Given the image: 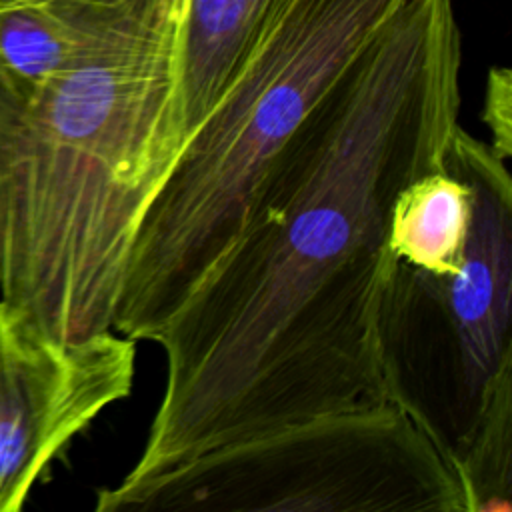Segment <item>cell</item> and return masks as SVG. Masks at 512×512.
Wrapping results in <instances>:
<instances>
[{
    "instance_id": "1",
    "label": "cell",
    "mask_w": 512,
    "mask_h": 512,
    "mask_svg": "<svg viewBox=\"0 0 512 512\" xmlns=\"http://www.w3.org/2000/svg\"><path fill=\"white\" fill-rule=\"evenodd\" d=\"M452 0H404L266 174L156 336L166 384L124 480L384 400L376 322L398 194L446 168L460 112Z\"/></svg>"
},
{
    "instance_id": "2",
    "label": "cell",
    "mask_w": 512,
    "mask_h": 512,
    "mask_svg": "<svg viewBox=\"0 0 512 512\" xmlns=\"http://www.w3.org/2000/svg\"><path fill=\"white\" fill-rule=\"evenodd\" d=\"M184 140L174 0L36 86H0V300L54 342L112 330Z\"/></svg>"
},
{
    "instance_id": "3",
    "label": "cell",
    "mask_w": 512,
    "mask_h": 512,
    "mask_svg": "<svg viewBox=\"0 0 512 512\" xmlns=\"http://www.w3.org/2000/svg\"><path fill=\"white\" fill-rule=\"evenodd\" d=\"M402 2H280L144 208L114 332L156 340L236 238L306 116Z\"/></svg>"
},
{
    "instance_id": "4",
    "label": "cell",
    "mask_w": 512,
    "mask_h": 512,
    "mask_svg": "<svg viewBox=\"0 0 512 512\" xmlns=\"http://www.w3.org/2000/svg\"><path fill=\"white\" fill-rule=\"evenodd\" d=\"M446 168L472 194L462 264L432 274L390 254L376 342L384 400L420 426L456 476L498 380L512 368V178L462 126Z\"/></svg>"
},
{
    "instance_id": "5",
    "label": "cell",
    "mask_w": 512,
    "mask_h": 512,
    "mask_svg": "<svg viewBox=\"0 0 512 512\" xmlns=\"http://www.w3.org/2000/svg\"><path fill=\"white\" fill-rule=\"evenodd\" d=\"M96 512H464L460 484L392 402L310 418L96 492Z\"/></svg>"
},
{
    "instance_id": "6",
    "label": "cell",
    "mask_w": 512,
    "mask_h": 512,
    "mask_svg": "<svg viewBox=\"0 0 512 512\" xmlns=\"http://www.w3.org/2000/svg\"><path fill=\"white\" fill-rule=\"evenodd\" d=\"M134 366L132 338L54 342L0 300V512L22 510L68 444L130 396Z\"/></svg>"
},
{
    "instance_id": "7",
    "label": "cell",
    "mask_w": 512,
    "mask_h": 512,
    "mask_svg": "<svg viewBox=\"0 0 512 512\" xmlns=\"http://www.w3.org/2000/svg\"><path fill=\"white\" fill-rule=\"evenodd\" d=\"M158 2L0 0V86H36L136 26Z\"/></svg>"
},
{
    "instance_id": "8",
    "label": "cell",
    "mask_w": 512,
    "mask_h": 512,
    "mask_svg": "<svg viewBox=\"0 0 512 512\" xmlns=\"http://www.w3.org/2000/svg\"><path fill=\"white\" fill-rule=\"evenodd\" d=\"M282 0H174L176 76L186 136L214 106Z\"/></svg>"
},
{
    "instance_id": "9",
    "label": "cell",
    "mask_w": 512,
    "mask_h": 512,
    "mask_svg": "<svg viewBox=\"0 0 512 512\" xmlns=\"http://www.w3.org/2000/svg\"><path fill=\"white\" fill-rule=\"evenodd\" d=\"M472 194L452 170H436L410 182L390 214L388 250L394 258L432 272L460 268L470 232Z\"/></svg>"
},
{
    "instance_id": "10",
    "label": "cell",
    "mask_w": 512,
    "mask_h": 512,
    "mask_svg": "<svg viewBox=\"0 0 512 512\" xmlns=\"http://www.w3.org/2000/svg\"><path fill=\"white\" fill-rule=\"evenodd\" d=\"M464 512L512 508V368L502 374L486 412L456 466Z\"/></svg>"
},
{
    "instance_id": "11",
    "label": "cell",
    "mask_w": 512,
    "mask_h": 512,
    "mask_svg": "<svg viewBox=\"0 0 512 512\" xmlns=\"http://www.w3.org/2000/svg\"><path fill=\"white\" fill-rule=\"evenodd\" d=\"M482 120L490 130V150L506 162L512 154V72L506 66L488 72Z\"/></svg>"
}]
</instances>
